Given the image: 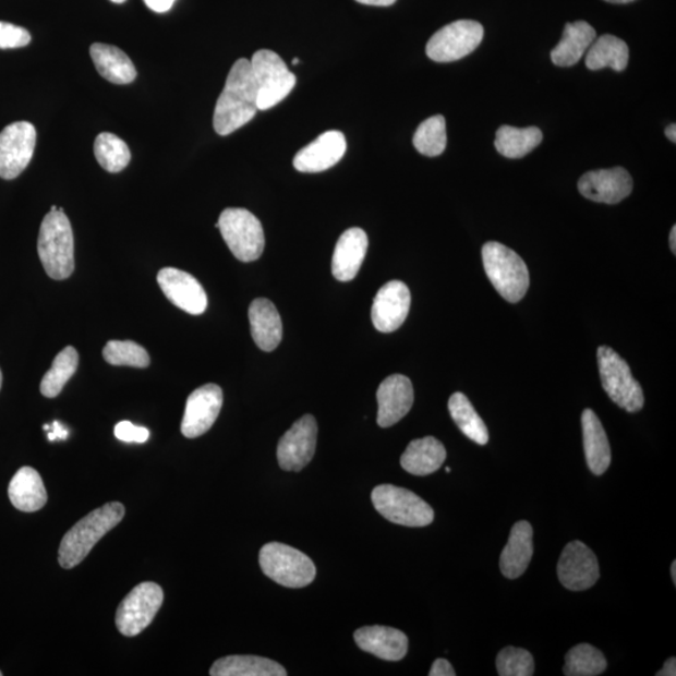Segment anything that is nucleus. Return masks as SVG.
Wrapping results in <instances>:
<instances>
[{"mask_svg": "<svg viewBox=\"0 0 676 676\" xmlns=\"http://www.w3.org/2000/svg\"><path fill=\"white\" fill-rule=\"evenodd\" d=\"M666 137L669 138L673 143L676 142V126L675 124H671L666 126L665 130Z\"/></svg>", "mask_w": 676, "mask_h": 676, "instance_id": "nucleus-47", "label": "nucleus"}, {"mask_svg": "<svg viewBox=\"0 0 676 676\" xmlns=\"http://www.w3.org/2000/svg\"><path fill=\"white\" fill-rule=\"evenodd\" d=\"M596 39V32L584 21L565 25L563 38L552 52L555 65L571 67L577 64Z\"/></svg>", "mask_w": 676, "mask_h": 676, "instance_id": "nucleus-28", "label": "nucleus"}, {"mask_svg": "<svg viewBox=\"0 0 676 676\" xmlns=\"http://www.w3.org/2000/svg\"><path fill=\"white\" fill-rule=\"evenodd\" d=\"M367 249V234L361 228L353 227L343 232L336 243L333 257V275L336 280L352 281L359 274Z\"/></svg>", "mask_w": 676, "mask_h": 676, "instance_id": "nucleus-21", "label": "nucleus"}, {"mask_svg": "<svg viewBox=\"0 0 676 676\" xmlns=\"http://www.w3.org/2000/svg\"><path fill=\"white\" fill-rule=\"evenodd\" d=\"M224 405L222 388L208 384L194 390L185 403L181 431L188 438L205 435L214 426Z\"/></svg>", "mask_w": 676, "mask_h": 676, "instance_id": "nucleus-15", "label": "nucleus"}, {"mask_svg": "<svg viewBox=\"0 0 676 676\" xmlns=\"http://www.w3.org/2000/svg\"><path fill=\"white\" fill-rule=\"evenodd\" d=\"M671 249L675 255L676 253V227H673V230L671 232Z\"/></svg>", "mask_w": 676, "mask_h": 676, "instance_id": "nucleus-48", "label": "nucleus"}, {"mask_svg": "<svg viewBox=\"0 0 676 676\" xmlns=\"http://www.w3.org/2000/svg\"><path fill=\"white\" fill-rule=\"evenodd\" d=\"M531 523L522 520L512 527L509 541L500 556V569L505 578L518 579L527 571L528 566L534 555V545H532Z\"/></svg>", "mask_w": 676, "mask_h": 676, "instance_id": "nucleus-23", "label": "nucleus"}, {"mask_svg": "<svg viewBox=\"0 0 676 676\" xmlns=\"http://www.w3.org/2000/svg\"><path fill=\"white\" fill-rule=\"evenodd\" d=\"M95 156L101 168L118 173L129 166L131 150L126 143L112 133H100L95 142Z\"/></svg>", "mask_w": 676, "mask_h": 676, "instance_id": "nucleus-36", "label": "nucleus"}, {"mask_svg": "<svg viewBox=\"0 0 676 676\" xmlns=\"http://www.w3.org/2000/svg\"><path fill=\"white\" fill-rule=\"evenodd\" d=\"M410 306L409 287L401 281H390L379 289L372 304V324L379 333H394L408 318Z\"/></svg>", "mask_w": 676, "mask_h": 676, "instance_id": "nucleus-17", "label": "nucleus"}, {"mask_svg": "<svg viewBox=\"0 0 676 676\" xmlns=\"http://www.w3.org/2000/svg\"><path fill=\"white\" fill-rule=\"evenodd\" d=\"M259 565L266 577L286 588H304L316 578L314 562L298 548L281 543L262 547Z\"/></svg>", "mask_w": 676, "mask_h": 676, "instance_id": "nucleus-5", "label": "nucleus"}, {"mask_svg": "<svg viewBox=\"0 0 676 676\" xmlns=\"http://www.w3.org/2000/svg\"><path fill=\"white\" fill-rule=\"evenodd\" d=\"M80 357L77 350L68 346L59 352L44 379L40 383V393L47 399H55L62 393L65 384L77 372Z\"/></svg>", "mask_w": 676, "mask_h": 676, "instance_id": "nucleus-34", "label": "nucleus"}, {"mask_svg": "<svg viewBox=\"0 0 676 676\" xmlns=\"http://www.w3.org/2000/svg\"><path fill=\"white\" fill-rule=\"evenodd\" d=\"M597 363L604 390L619 408L628 412H638L644 408L642 388L620 354L607 346H600Z\"/></svg>", "mask_w": 676, "mask_h": 676, "instance_id": "nucleus-7", "label": "nucleus"}, {"mask_svg": "<svg viewBox=\"0 0 676 676\" xmlns=\"http://www.w3.org/2000/svg\"><path fill=\"white\" fill-rule=\"evenodd\" d=\"M114 435L123 443H146L149 438V431L146 427L135 426L130 421H121L114 427Z\"/></svg>", "mask_w": 676, "mask_h": 676, "instance_id": "nucleus-41", "label": "nucleus"}, {"mask_svg": "<svg viewBox=\"0 0 676 676\" xmlns=\"http://www.w3.org/2000/svg\"><path fill=\"white\" fill-rule=\"evenodd\" d=\"M104 358L113 366L146 369L150 363L146 349L133 341H109L104 349Z\"/></svg>", "mask_w": 676, "mask_h": 676, "instance_id": "nucleus-38", "label": "nucleus"}, {"mask_svg": "<svg viewBox=\"0 0 676 676\" xmlns=\"http://www.w3.org/2000/svg\"><path fill=\"white\" fill-rule=\"evenodd\" d=\"M298 63H300V59L299 58H294L293 61H292V64H298Z\"/></svg>", "mask_w": 676, "mask_h": 676, "instance_id": "nucleus-53", "label": "nucleus"}, {"mask_svg": "<svg viewBox=\"0 0 676 676\" xmlns=\"http://www.w3.org/2000/svg\"><path fill=\"white\" fill-rule=\"evenodd\" d=\"M675 675H676V659L675 657H671L669 661H667L664 664L663 669L656 673V676H675Z\"/></svg>", "mask_w": 676, "mask_h": 676, "instance_id": "nucleus-45", "label": "nucleus"}, {"mask_svg": "<svg viewBox=\"0 0 676 676\" xmlns=\"http://www.w3.org/2000/svg\"><path fill=\"white\" fill-rule=\"evenodd\" d=\"M449 411L455 424L458 425L464 436L479 445L487 444L488 431L485 422L473 409L467 396L455 393L449 400Z\"/></svg>", "mask_w": 676, "mask_h": 676, "instance_id": "nucleus-33", "label": "nucleus"}, {"mask_svg": "<svg viewBox=\"0 0 676 676\" xmlns=\"http://www.w3.org/2000/svg\"><path fill=\"white\" fill-rule=\"evenodd\" d=\"M557 577L563 587L571 591L594 587L600 578L596 555L581 541H571L565 546L557 564Z\"/></svg>", "mask_w": 676, "mask_h": 676, "instance_id": "nucleus-14", "label": "nucleus"}, {"mask_svg": "<svg viewBox=\"0 0 676 676\" xmlns=\"http://www.w3.org/2000/svg\"><path fill=\"white\" fill-rule=\"evenodd\" d=\"M250 62L257 88L258 111H267L290 95L298 80L273 50H258Z\"/></svg>", "mask_w": 676, "mask_h": 676, "instance_id": "nucleus-9", "label": "nucleus"}, {"mask_svg": "<svg viewBox=\"0 0 676 676\" xmlns=\"http://www.w3.org/2000/svg\"><path fill=\"white\" fill-rule=\"evenodd\" d=\"M445 446L433 436L413 439L401 456V467L417 476H426L443 467Z\"/></svg>", "mask_w": 676, "mask_h": 676, "instance_id": "nucleus-27", "label": "nucleus"}, {"mask_svg": "<svg viewBox=\"0 0 676 676\" xmlns=\"http://www.w3.org/2000/svg\"><path fill=\"white\" fill-rule=\"evenodd\" d=\"M2 385H3V375H2V370H0V390H2Z\"/></svg>", "mask_w": 676, "mask_h": 676, "instance_id": "nucleus-51", "label": "nucleus"}, {"mask_svg": "<svg viewBox=\"0 0 676 676\" xmlns=\"http://www.w3.org/2000/svg\"><path fill=\"white\" fill-rule=\"evenodd\" d=\"M251 334L262 351L270 352L282 340V321L274 304L267 299H256L249 310Z\"/></svg>", "mask_w": 676, "mask_h": 676, "instance_id": "nucleus-24", "label": "nucleus"}, {"mask_svg": "<svg viewBox=\"0 0 676 676\" xmlns=\"http://www.w3.org/2000/svg\"><path fill=\"white\" fill-rule=\"evenodd\" d=\"M258 112L257 88L249 59H239L232 68L219 96L214 116L215 131L228 135L253 120Z\"/></svg>", "mask_w": 676, "mask_h": 676, "instance_id": "nucleus-1", "label": "nucleus"}, {"mask_svg": "<svg viewBox=\"0 0 676 676\" xmlns=\"http://www.w3.org/2000/svg\"><path fill=\"white\" fill-rule=\"evenodd\" d=\"M149 10L157 13H166L173 7L176 0H143Z\"/></svg>", "mask_w": 676, "mask_h": 676, "instance_id": "nucleus-43", "label": "nucleus"}, {"mask_svg": "<svg viewBox=\"0 0 676 676\" xmlns=\"http://www.w3.org/2000/svg\"><path fill=\"white\" fill-rule=\"evenodd\" d=\"M111 2L117 3V4H122L125 2V0H111Z\"/></svg>", "mask_w": 676, "mask_h": 676, "instance_id": "nucleus-52", "label": "nucleus"}, {"mask_svg": "<svg viewBox=\"0 0 676 676\" xmlns=\"http://www.w3.org/2000/svg\"><path fill=\"white\" fill-rule=\"evenodd\" d=\"M586 63L590 71L612 68L615 72H623L629 63V47L623 39L604 34L588 49Z\"/></svg>", "mask_w": 676, "mask_h": 676, "instance_id": "nucleus-31", "label": "nucleus"}, {"mask_svg": "<svg viewBox=\"0 0 676 676\" xmlns=\"http://www.w3.org/2000/svg\"><path fill=\"white\" fill-rule=\"evenodd\" d=\"M37 131L29 122H15L0 132V179L14 180L28 167L36 149Z\"/></svg>", "mask_w": 676, "mask_h": 676, "instance_id": "nucleus-12", "label": "nucleus"}, {"mask_svg": "<svg viewBox=\"0 0 676 676\" xmlns=\"http://www.w3.org/2000/svg\"><path fill=\"white\" fill-rule=\"evenodd\" d=\"M38 255L47 275L62 281L74 270L73 230L63 208L50 210L40 225Z\"/></svg>", "mask_w": 676, "mask_h": 676, "instance_id": "nucleus-3", "label": "nucleus"}, {"mask_svg": "<svg viewBox=\"0 0 676 676\" xmlns=\"http://www.w3.org/2000/svg\"><path fill=\"white\" fill-rule=\"evenodd\" d=\"M484 39V27L475 21H458L445 25L428 40L426 55L434 62L459 61L473 52Z\"/></svg>", "mask_w": 676, "mask_h": 676, "instance_id": "nucleus-11", "label": "nucleus"}, {"mask_svg": "<svg viewBox=\"0 0 676 676\" xmlns=\"http://www.w3.org/2000/svg\"><path fill=\"white\" fill-rule=\"evenodd\" d=\"M446 472L447 473L451 472V469L450 468H446Z\"/></svg>", "mask_w": 676, "mask_h": 676, "instance_id": "nucleus-54", "label": "nucleus"}, {"mask_svg": "<svg viewBox=\"0 0 676 676\" xmlns=\"http://www.w3.org/2000/svg\"><path fill=\"white\" fill-rule=\"evenodd\" d=\"M89 53L98 73L108 82L130 84L137 79V71L123 50L114 46L95 44Z\"/></svg>", "mask_w": 676, "mask_h": 676, "instance_id": "nucleus-29", "label": "nucleus"}, {"mask_svg": "<svg viewBox=\"0 0 676 676\" xmlns=\"http://www.w3.org/2000/svg\"><path fill=\"white\" fill-rule=\"evenodd\" d=\"M483 262L490 282L506 301L517 303L526 298L530 275L517 252L502 243L487 242L483 248Z\"/></svg>", "mask_w": 676, "mask_h": 676, "instance_id": "nucleus-4", "label": "nucleus"}, {"mask_svg": "<svg viewBox=\"0 0 676 676\" xmlns=\"http://www.w3.org/2000/svg\"><path fill=\"white\" fill-rule=\"evenodd\" d=\"M164 590L156 582L145 581L135 587L118 606L116 625L124 637L138 636L156 618L164 604Z\"/></svg>", "mask_w": 676, "mask_h": 676, "instance_id": "nucleus-10", "label": "nucleus"}, {"mask_svg": "<svg viewBox=\"0 0 676 676\" xmlns=\"http://www.w3.org/2000/svg\"><path fill=\"white\" fill-rule=\"evenodd\" d=\"M48 439L49 442H56V439H67L68 430L61 425V422L55 421L53 425L49 427Z\"/></svg>", "mask_w": 676, "mask_h": 676, "instance_id": "nucleus-44", "label": "nucleus"}, {"mask_svg": "<svg viewBox=\"0 0 676 676\" xmlns=\"http://www.w3.org/2000/svg\"><path fill=\"white\" fill-rule=\"evenodd\" d=\"M632 179L627 169L615 167L597 169L581 176L579 192L581 196L607 205H616L629 197L632 192Z\"/></svg>", "mask_w": 676, "mask_h": 676, "instance_id": "nucleus-18", "label": "nucleus"}, {"mask_svg": "<svg viewBox=\"0 0 676 676\" xmlns=\"http://www.w3.org/2000/svg\"><path fill=\"white\" fill-rule=\"evenodd\" d=\"M346 149H348V143H346L343 133L328 131L302 148L294 156L293 166L302 173L324 172L340 162Z\"/></svg>", "mask_w": 676, "mask_h": 676, "instance_id": "nucleus-19", "label": "nucleus"}, {"mask_svg": "<svg viewBox=\"0 0 676 676\" xmlns=\"http://www.w3.org/2000/svg\"><path fill=\"white\" fill-rule=\"evenodd\" d=\"M372 504L383 517L409 528H424L434 521L433 507L420 496L402 487L379 485L371 494Z\"/></svg>", "mask_w": 676, "mask_h": 676, "instance_id": "nucleus-8", "label": "nucleus"}, {"mask_svg": "<svg viewBox=\"0 0 676 676\" xmlns=\"http://www.w3.org/2000/svg\"><path fill=\"white\" fill-rule=\"evenodd\" d=\"M607 662L602 652L590 644H579L565 656L566 676H596L606 671Z\"/></svg>", "mask_w": 676, "mask_h": 676, "instance_id": "nucleus-35", "label": "nucleus"}, {"mask_svg": "<svg viewBox=\"0 0 676 676\" xmlns=\"http://www.w3.org/2000/svg\"><path fill=\"white\" fill-rule=\"evenodd\" d=\"M377 424L391 427L410 412L413 405V387L409 377L393 375L384 379L377 390Z\"/></svg>", "mask_w": 676, "mask_h": 676, "instance_id": "nucleus-20", "label": "nucleus"}, {"mask_svg": "<svg viewBox=\"0 0 676 676\" xmlns=\"http://www.w3.org/2000/svg\"><path fill=\"white\" fill-rule=\"evenodd\" d=\"M543 142V132L538 126L517 129L502 125L496 132L495 147L502 156L511 159L526 157Z\"/></svg>", "mask_w": 676, "mask_h": 676, "instance_id": "nucleus-32", "label": "nucleus"}, {"mask_svg": "<svg viewBox=\"0 0 676 676\" xmlns=\"http://www.w3.org/2000/svg\"><path fill=\"white\" fill-rule=\"evenodd\" d=\"M2 675H3V673H2V672H0V676H2Z\"/></svg>", "mask_w": 676, "mask_h": 676, "instance_id": "nucleus-55", "label": "nucleus"}, {"mask_svg": "<svg viewBox=\"0 0 676 676\" xmlns=\"http://www.w3.org/2000/svg\"><path fill=\"white\" fill-rule=\"evenodd\" d=\"M125 509L121 503H108L93 510L67 532L59 546L58 562L70 570L80 565L98 541L114 529L124 518Z\"/></svg>", "mask_w": 676, "mask_h": 676, "instance_id": "nucleus-2", "label": "nucleus"}, {"mask_svg": "<svg viewBox=\"0 0 676 676\" xmlns=\"http://www.w3.org/2000/svg\"><path fill=\"white\" fill-rule=\"evenodd\" d=\"M357 2L365 5L388 7L393 5L396 0H357Z\"/></svg>", "mask_w": 676, "mask_h": 676, "instance_id": "nucleus-46", "label": "nucleus"}, {"mask_svg": "<svg viewBox=\"0 0 676 676\" xmlns=\"http://www.w3.org/2000/svg\"><path fill=\"white\" fill-rule=\"evenodd\" d=\"M27 29L11 23L0 22V49L22 48L31 44Z\"/></svg>", "mask_w": 676, "mask_h": 676, "instance_id": "nucleus-40", "label": "nucleus"}, {"mask_svg": "<svg viewBox=\"0 0 676 676\" xmlns=\"http://www.w3.org/2000/svg\"><path fill=\"white\" fill-rule=\"evenodd\" d=\"M496 667L500 676H532L535 663L528 650L507 647L498 653Z\"/></svg>", "mask_w": 676, "mask_h": 676, "instance_id": "nucleus-39", "label": "nucleus"}, {"mask_svg": "<svg viewBox=\"0 0 676 676\" xmlns=\"http://www.w3.org/2000/svg\"><path fill=\"white\" fill-rule=\"evenodd\" d=\"M157 282L166 298L188 314L198 316L206 311V291L192 275L179 268L166 267L159 270Z\"/></svg>", "mask_w": 676, "mask_h": 676, "instance_id": "nucleus-16", "label": "nucleus"}, {"mask_svg": "<svg viewBox=\"0 0 676 676\" xmlns=\"http://www.w3.org/2000/svg\"><path fill=\"white\" fill-rule=\"evenodd\" d=\"M8 495L15 509L24 512L44 509L48 500L44 480L37 470L29 467L16 471L8 487Z\"/></svg>", "mask_w": 676, "mask_h": 676, "instance_id": "nucleus-26", "label": "nucleus"}, {"mask_svg": "<svg viewBox=\"0 0 676 676\" xmlns=\"http://www.w3.org/2000/svg\"><path fill=\"white\" fill-rule=\"evenodd\" d=\"M354 641L363 652L386 662L401 661L409 650V639L402 631L379 625L354 631Z\"/></svg>", "mask_w": 676, "mask_h": 676, "instance_id": "nucleus-22", "label": "nucleus"}, {"mask_svg": "<svg viewBox=\"0 0 676 676\" xmlns=\"http://www.w3.org/2000/svg\"><path fill=\"white\" fill-rule=\"evenodd\" d=\"M413 146L421 155L437 157L444 154L447 145L446 121L444 116H434L419 125L413 135Z\"/></svg>", "mask_w": 676, "mask_h": 676, "instance_id": "nucleus-37", "label": "nucleus"}, {"mask_svg": "<svg viewBox=\"0 0 676 676\" xmlns=\"http://www.w3.org/2000/svg\"><path fill=\"white\" fill-rule=\"evenodd\" d=\"M228 249L242 262L258 259L265 250V232L259 219L244 208H226L216 225Z\"/></svg>", "mask_w": 676, "mask_h": 676, "instance_id": "nucleus-6", "label": "nucleus"}, {"mask_svg": "<svg viewBox=\"0 0 676 676\" xmlns=\"http://www.w3.org/2000/svg\"><path fill=\"white\" fill-rule=\"evenodd\" d=\"M588 467L594 475H603L612 463L611 444L596 413L587 409L581 417Z\"/></svg>", "mask_w": 676, "mask_h": 676, "instance_id": "nucleus-25", "label": "nucleus"}, {"mask_svg": "<svg viewBox=\"0 0 676 676\" xmlns=\"http://www.w3.org/2000/svg\"><path fill=\"white\" fill-rule=\"evenodd\" d=\"M672 578H673L674 586H676V562L672 564Z\"/></svg>", "mask_w": 676, "mask_h": 676, "instance_id": "nucleus-50", "label": "nucleus"}, {"mask_svg": "<svg viewBox=\"0 0 676 676\" xmlns=\"http://www.w3.org/2000/svg\"><path fill=\"white\" fill-rule=\"evenodd\" d=\"M430 676H455L456 673L454 671L452 665L445 661V659H437L431 667L428 673Z\"/></svg>", "mask_w": 676, "mask_h": 676, "instance_id": "nucleus-42", "label": "nucleus"}, {"mask_svg": "<svg viewBox=\"0 0 676 676\" xmlns=\"http://www.w3.org/2000/svg\"><path fill=\"white\" fill-rule=\"evenodd\" d=\"M318 427L316 419L304 415L281 437L277 446L278 463L285 471H301L314 459Z\"/></svg>", "mask_w": 676, "mask_h": 676, "instance_id": "nucleus-13", "label": "nucleus"}, {"mask_svg": "<svg viewBox=\"0 0 676 676\" xmlns=\"http://www.w3.org/2000/svg\"><path fill=\"white\" fill-rule=\"evenodd\" d=\"M605 2L613 4H627L633 2V0H605Z\"/></svg>", "mask_w": 676, "mask_h": 676, "instance_id": "nucleus-49", "label": "nucleus"}, {"mask_svg": "<svg viewBox=\"0 0 676 676\" xmlns=\"http://www.w3.org/2000/svg\"><path fill=\"white\" fill-rule=\"evenodd\" d=\"M213 676H286L285 667L270 659L253 655H231L210 667Z\"/></svg>", "mask_w": 676, "mask_h": 676, "instance_id": "nucleus-30", "label": "nucleus"}]
</instances>
